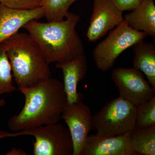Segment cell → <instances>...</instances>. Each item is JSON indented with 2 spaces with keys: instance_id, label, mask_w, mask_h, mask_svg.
Returning <instances> with one entry per match:
<instances>
[{
  "instance_id": "7402d4cb",
  "label": "cell",
  "mask_w": 155,
  "mask_h": 155,
  "mask_svg": "<svg viewBox=\"0 0 155 155\" xmlns=\"http://www.w3.org/2000/svg\"><path fill=\"white\" fill-rule=\"evenodd\" d=\"M6 102L4 100H0V107H3L6 104Z\"/></svg>"
},
{
  "instance_id": "6da1fadb",
  "label": "cell",
  "mask_w": 155,
  "mask_h": 155,
  "mask_svg": "<svg viewBox=\"0 0 155 155\" xmlns=\"http://www.w3.org/2000/svg\"><path fill=\"white\" fill-rule=\"evenodd\" d=\"M25 97L22 110L8 121L11 131L58 123L67 104L64 84L51 77L35 86L18 88Z\"/></svg>"
},
{
  "instance_id": "ffe728a7",
  "label": "cell",
  "mask_w": 155,
  "mask_h": 155,
  "mask_svg": "<svg viewBox=\"0 0 155 155\" xmlns=\"http://www.w3.org/2000/svg\"><path fill=\"white\" fill-rule=\"evenodd\" d=\"M143 0H114L117 8L122 11H132L139 5Z\"/></svg>"
},
{
  "instance_id": "7c38bea8",
  "label": "cell",
  "mask_w": 155,
  "mask_h": 155,
  "mask_svg": "<svg viewBox=\"0 0 155 155\" xmlns=\"http://www.w3.org/2000/svg\"><path fill=\"white\" fill-rule=\"evenodd\" d=\"M45 15L42 7L31 10H16L0 3V44L17 33L27 22L38 20Z\"/></svg>"
},
{
  "instance_id": "5b68a950",
  "label": "cell",
  "mask_w": 155,
  "mask_h": 155,
  "mask_svg": "<svg viewBox=\"0 0 155 155\" xmlns=\"http://www.w3.org/2000/svg\"><path fill=\"white\" fill-rule=\"evenodd\" d=\"M147 36L143 31L131 28L124 19L110 31L109 35L94 50V59L97 68L103 72L111 69L117 58L124 51Z\"/></svg>"
},
{
  "instance_id": "8992f818",
  "label": "cell",
  "mask_w": 155,
  "mask_h": 155,
  "mask_svg": "<svg viewBox=\"0 0 155 155\" xmlns=\"http://www.w3.org/2000/svg\"><path fill=\"white\" fill-rule=\"evenodd\" d=\"M33 136L34 155H73V143L69 129L61 124L41 125L10 134L2 132V137Z\"/></svg>"
},
{
  "instance_id": "8fae6325",
  "label": "cell",
  "mask_w": 155,
  "mask_h": 155,
  "mask_svg": "<svg viewBox=\"0 0 155 155\" xmlns=\"http://www.w3.org/2000/svg\"><path fill=\"white\" fill-rule=\"evenodd\" d=\"M56 68L61 69L64 76V91L67 97V103L72 104L82 102L83 96L78 92L79 81L86 76L88 66L85 54L71 61L58 62Z\"/></svg>"
},
{
  "instance_id": "277c9868",
  "label": "cell",
  "mask_w": 155,
  "mask_h": 155,
  "mask_svg": "<svg viewBox=\"0 0 155 155\" xmlns=\"http://www.w3.org/2000/svg\"><path fill=\"white\" fill-rule=\"evenodd\" d=\"M136 108L120 96L109 101L93 115L97 135L113 137L130 132L135 127Z\"/></svg>"
},
{
  "instance_id": "7a4b0ae2",
  "label": "cell",
  "mask_w": 155,
  "mask_h": 155,
  "mask_svg": "<svg viewBox=\"0 0 155 155\" xmlns=\"http://www.w3.org/2000/svg\"><path fill=\"white\" fill-rule=\"evenodd\" d=\"M65 18L47 23L31 20L22 27L39 46L49 64L71 61L85 54L76 30L80 16L69 12Z\"/></svg>"
},
{
  "instance_id": "9a60e30c",
  "label": "cell",
  "mask_w": 155,
  "mask_h": 155,
  "mask_svg": "<svg viewBox=\"0 0 155 155\" xmlns=\"http://www.w3.org/2000/svg\"><path fill=\"white\" fill-rule=\"evenodd\" d=\"M129 140L139 155H155V126L134 127L130 131Z\"/></svg>"
},
{
  "instance_id": "9c48e42d",
  "label": "cell",
  "mask_w": 155,
  "mask_h": 155,
  "mask_svg": "<svg viewBox=\"0 0 155 155\" xmlns=\"http://www.w3.org/2000/svg\"><path fill=\"white\" fill-rule=\"evenodd\" d=\"M124 19L123 11L117 8L114 0H93V11L87 37L90 42L96 41Z\"/></svg>"
},
{
  "instance_id": "5bb4252c",
  "label": "cell",
  "mask_w": 155,
  "mask_h": 155,
  "mask_svg": "<svg viewBox=\"0 0 155 155\" xmlns=\"http://www.w3.org/2000/svg\"><path fill=\"white\" fill-rule=\"evenodd\" d=\"M132 47L134 53L133 68L143 72L151 86L155 88V45L143 40L137 43Z\"/></svg>"
},
{
  "instance_id": "44dd1931",
  "label": "cell",
  "mask_w": 155,
  "mask_h": 155,
  "mask_svg": "<svg viewBox=\"0 0 155 155\" xmlns=\"http://www.w3.org/2000/svg\"><path fill=\"white\" fill-rule=\"evenodd\" d=\"M6 155H26L27 153L25 151L21 149H17L13 148L10 151L7 153Z\"/></svg>"
},
{
  "instance_id": "d6986e66",
  "label": "cell",
  "mask_w": 155,
  "mask_h": 155,
  "mask_svg": "<svg viewBox=\"0 0 155 155\" xmlns=\"http://www.w3.org/2000/svg\"><path fill=\"white\" fill-rule=\"evenodd\" d=\"M43 0H0V3L11 8L20 10H31L41 7Z\"/></svg>"
},
{
  "instance_id": "2e32d148",
  "label": "cell",
  "mask_w": 155,
  "mask_h": 155,
  "mask_svg": "<svg viewBox=\"0 0 155 155\" xmlns=\"http://www.w3.org/2000/svg\"><path fill=\"white\" fill-rule=\"evenodd\" d=\"M77 1L78 0H43L41 7L45 9V17L48 22L63 21L69 13L70 6Z\"/></svg>"
},
{
  "instance_id": "3957f363",
  "label": "cell",
  "mask_w": 155,
  "mask_h": 155,
  "mask_svg": "<svg viewBox=\"0 0 155 155\" xmlns=\"http://www.w3.org/2000/svg\"><path fill=\"white\" fill-rule=\"evenodd\" d=\"M3 43L18 88L35 86L51 77L50 64L29 34L17 32Z\"/></svg>"
},
{
  "instance_id": "e0dca14e",
  "label": "cell",
  "mask_w": 155,
  "mask_h": 155,
  "mask_svg": "<svg viewBox=\"0 0 155 155\" xmlns=\"http://www.w3.org/2000/svg\"><path fill=\"white\" fill-rule=\"evenodd\" d=\"M11 64L3 43L0 44V96L16 91L13 84Z\"/></svg>"
},
{
  "instance_id": "ba28073f",
  "label": "cell",
  "mask_w": 155,
  "mask_h": 155,
  "mask_svg": "<svg viewBox=\"0 0 155 155\" xmlns=\"http://www.w3.org/2000/svg\"><path fill=\"white\" fill-rule=\"evenodd\" d=\"M61 119L67 124L72 137L73 155H81L88 134L94 128L93 115L89 107L82 102L67 103Z\"/></svg>"
},
{
  "instance_id": "30bf717a",
  "label": "cell",
  "mask_w": 155,
  "mask_h": 155,
  "mask_svg": "<svg viewBox=\"0 0 155 155\" xmlns=\"http://www.w3.org/2000/svg\"><path fill=\"white\" fill-rule=\"evenodd\" d=\"M130 133L113 137L88 135L81 155H139L130 145Z\"/></svg>"
},
{
  "instance_id": "4fadbf2b",
  "label": "cell",
  "mask_w": 155,
  "mask_h": 155,
  "mask_svg": "<svg viewBox=\"0 0 155 155\" xmlns=\"http://www.w3.org/2000/svg\"><path fill=\"white\" fill-rule=\"evenodd\" d=\"M124 19L130 27L155 38V5L154 0H143Z\"/></svg>"
},
{
  "instance_id": "52a82bcc",
  "label": "cell",
  "mask_w": 155,
  "mask_h": 155,
  "mask_svg": "<svg viewBox=\"0 0 155 155\" xmlns=\"http://www.w3.org/2000/svg\"><path fill=\"white\" fill-rule=\"evenodd\" d=\"M111 78L118 88L119 96L136 107L147 102L155 96V88L145 79L141 71L133 67L114 69Z\"/></svg>"
},
{
  "instance_id": "ac0fdd59",
  "label": "cell",
  "mask_w": 155,
  "mask_h": 155,
  "mask_svg": "<svg viewBox=\"0 0 155 155\" xmlns=\"http://www.w3.org/2000/svg\"><path fill=\"white\" fill-rule=\"evenodd\" d=\"M155 126V96L137 107L134 127Z\"/></svg>"
}]
</instances>
